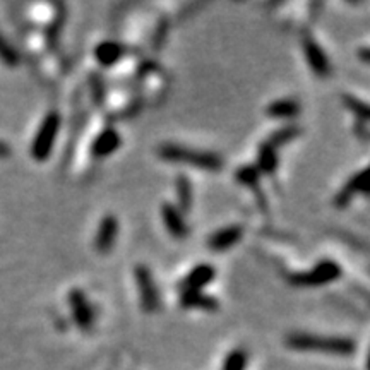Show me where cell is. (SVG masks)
Instances as JSON below:
<instances>
[{
	"mask_svg": "<svg viewBox=\"0 0 370 370\" xmlns=\"http://www.w3.org/2000/svg\"><path fill=\"white\" fill-rule=\"evenodd\" d=\"M286 346L298 352H321L333 355H352L355 352V341L343 336H321V334L293 333L286 338Z\"/></svg>",
	"mask_w": 370,
	"mask_h": 370,
	"instance_id": "cell-1",
	"label": "cell"
},
{
	"mask_svg": "<svg viewBox=\"0 0 370 370\" xmlns=\"http://www.w3.org/2000/svg\"><path fill=\"white\" fill-rule=\"evenodd\" d=\"M158 154L166 161L185 163L194 169L206 171H220L223 169V159L211 151H199L192 147L180 146V144H163Z\"/></svg>",
	"mask_w": 370,
	"mask_h": 370,
	"instance_id": "cell-2",
	"label": "cell"
},
{
	"mask_svg": "<svg viewBox=\"0 0 370 370\" xmlns=\"http://www.w3.org/2000/svg\"><path fill=\"white\" fill-rule=\"evenodd\" d=\"M58 128H60V115L57 112H50L43 119L41 126L33 139V144H31V154L37 161H45L50 157L53 144H55Z\"/></svg>",
	"mask_w": 370,
	"mask_h": 370,
	"instance_id": "cell-3",
	"label": "cell"
},
{
	"mask_svg": "<svg viewBox=\"0 0 370 370\" xmlns=\"http://www.w3.org/2000/svg\"><path fill=\"white\" fill-rule=\"evenodd\" d=\"M341 276V266L334 260L324 259L307 272H295L290 276V283L295 286H322L336 282Z\"/></svg>",
	"mask_w": 370,
	"mask_h": 370,
	"instance_id": "cell-4",
	"label": "cell"
},
{
	"mask_svg": "<svg viewBox=\"0 0 370 370\" xmlns=\"http://www.w3.org/2000/svg\"><path fill=\"white\" fill-rule=\"evenodd\" d=\"M136 283L139 286V295H141V305L146 312H154L159 307V291L157 283H154L153 272L146 266H138L134 270Z\"/></svg>",
	"mask_w": 370,
	"mask_h": 370,
	"instance_id": "cell-5",
	"label": "cell"
},
{
	"mask_svg": "<svg viewBox=\"0 0 370 370\" xmlns=\"http://www.w3.org/2000/svg\"><path fill=\"white\" fill-rule=\"evenodd\" d=\"M302 45H303V52H305L307 64L310 65V71L319 77L329 76L331 64L328 57H326L324 50L319 46V43L315 41L310 34H303Z\"/></svg>",
	"mask_w": 370,
	"mask_h": 370,
	"instance_id": "cell-6",
	"label": "cell"
},
{
	"mask_svg": "<svg viewBox=\"0 0 370 370\" xmlns=\"http://www.w3.org/2000/svg\"><path fill=\"white\" fill-rule=\"evenodd\" d=\"M69 303H71L72 315H74L76 324L84 331L91 328L95 315H93L91 305H89L88 298H86V295L83 293V291L72 290L71 295H69Z\"/></svg>",
	"mask_w": 370,
	"mask_h": 370,
	"instance_id": "cell-7",
	"label": "cell"
},
{
	"mask_svg": "<svg viewBox=\"0 0 370 370\" xmlns=\"http://www.w3.org/2000/svg\"><path fill=\"white\" fill-rule=\"evenodd\" d=\"M161 218H163V223H165L166 230H169L170 235L173 237V239L182 240L189 235V227H187V223L184 220V214H182V211L177 208V206L169 204V202L163 204Z\"/></svg>",
	"mask_w": 370,
	"mask_h": 370,
	"instance_id": "cell-8",
	"label": "cell"
},
{
	"mask_svg": "<svg viewBox=\"0 0 370 370\" xmlns=\"http://www.w3.org/2000/svg\"><path fill=\"white\" fill-rule=\"evenodd\" d=\"M117 235H119V221H117L115 216L108 214L101 220L98 233H96L95 239V249L101 254H107V252L112 251L114 247Z\"/></svg>",
	"mask_w": 370,
	"mask_h": 370,
	"instance_id": "cell-9",
	"label": "cell"
},
{
	"mask_svg": "<svg viewBox=\"0 0 370 370\" xmlns=\"http://www.w3.org/2000/svg\"><path fill=\"white\" fill-rule=\"evenodd\" d=\"M242 235H244V228L239 227V225H233V227L218 230L216 233H213V235L209 237V240H208L209 249L214 252L228 251V249H232L233 245L240 242Z\"/></svg>",
	"mask_w": 370,
	"mask_h": 370,
	"instance_id": "cell-10",
	"label": "cell"
},
{
	"mask_svg": "<svg viewBox=\"0 0 370 370\" xmlns=\"http://www.w3.org/2000/svg\"><path fill=\"white\" fill-rule=\"evenodd\" d=\"M216 271L209 264H199V266L194 267L189 275L182 279L180 283V291H189V290H202L204 286H208L213 282Z\"/></svg>",
	"mask_w": 370,
	"mask_h": 370,
	"instance_id": "cell-11",
	"label": "cell"
},
{
	"mask_svg": "<svg viewBox=\"0 0 370 370\" xmlns=\"http://www.w3.org/2000/svg\"><path fill=\"white\" fill-rule=\"evenodd\" d=\"M357 194H369V184H367V170H362L360 173L353 175L346 185L343 187L341 192L336 196V206L338 208H345L353 196Z\"/></svg>",
	"mask_w": 370,
	"mask_h": 370,
	"instance_id": "cell-12",
	"label": "cell"
},
{
	"mask_svg": "<svg viewBox=\"0 0 370 370\" xmlns=\"http://www.w3.org/2000/svg\"><path fill=\"white\" fill-rule=\"evenodd\" d=\"M120 143H122V139H120L119 132L114 131V128H107V131L101 132L98 138L95 139V143H93V157H110V154H114L115 151L119 150Z\"/></svg>",
	"mask_w": 370,
	"mask_h": 370,
	"instance_id": "cell-13",
	"label": "cell"
},
{
	"mask_svg": "<svg viewBox=\"0 0 370 370\" xmlns=\"http://www.w3.org/2000/svg\"><path fill=\"white\" fill-rule=\"evenodd\" d=\"M180 305L184 309H201V310H218L220 303L211 295L204 293L202 290L182 291Z\"/></svg>",
	"mask_w": 370,
	"mask_h": 370,
	"instance_id": "cell-14",
	"label": "cell"
},
{
	"mask_svg": "<svg viewBox=\"0 0 370 370\" xmlns=\"http://www.w3.org/2000/svg\"><path fill=\"white\" fill-rule=\"evenodd\" d=\"M124 53H126V48L117 41H103L95 48V58L103 67L117 64L124 57Z\"/></svg>",
	"mask_w": 370,
	"mask_h": 370,
	"instance_id": "cell-15",
	"label": "cell"
},
{
	"mask_svg": "<svg viewBox=\"0 0 370 370\" xmlns=\"http://www.w3.org/2000/svg\"><path fill=\"white\" fill-rule=\"evenodd\" d=\"M175 190H177V202L178 209L182 214L190 211L194 204V194H192V184L187 178V175H178L177 180H175Z\"/></svg>",
	"mask_w": 370,
	"mask_h": 370,
	"instance_id": "cell-16",
	"label": "cell"
},
{
	"mask_svg": "<svg viewBox=\"0 0 370 370\" xmlns=\"http://www.w3.org/2000/svg\"><path fill=\"white\" fill-rule=\"evenodd\" d=\"M300 105L295 100H276L267 107L266 114L272 119H291L298 115Z\"/></svg>",
	"mask_w": 370,
	"mask_h": 370,
	"instance_id": "cell-17",
	"label": "cell"
},
{
	"mask_svg": "<svg viewBox=\"0 0 370 370\" xmlns=\"http://www.w3.org/2000/svg\"><path fill=\"white\" fill-rule=\"evenodd\" d=\"M276 169H278V154H276V150L267 143L260 144L259 154H257V170L271 175L275 173Z\"/></svg>",
	"mask_w": 370,
	"mask_h": 370,
	"instance_id": "cell-18",
	"label": "cell"
},
{
	"mask_svg": "<svg viewBox=\"0 0 370 370\" xmlns=\"http://www.w3.org/2000/svg\"><path fill=\"white\" fill-rule=\"evenodd\" d=\"M300 136V128L298 127H293V126H288V127H283L279 128V131H276L275 134H271L270 141H266L270 144L271 147H275V150H278L279 146H283V144L293 141V139H297Z\"/></svg>",
	"mask_w": 370,
	"mask_h": 370,
	"instance_id": "cell-19",
	"label": "cell"
},
{
	"mask_svg": "<svg viewBox=\"0 0 370 370\" xmlns=\"http://www.w3.org/2000/svg\"><path fill=\"white\" fill-rule=\"evenodd\" d=\"M237 180L245 187H251V189L257 190L259 185V170L257 166H242L237 171Z\"/></svg>",
	"mask_w": 370,
	"mask_h": 370,
	"instance_id": "cell-20",
	"label": "cell"
},
{
	"mask_svg": "<svg viewBox=\"0 0 370 370\" xmlns=\"http://www.w3.org/2000/svg\"><path fill=\"white\" fill-rule=\"evenodd\" d=\"M247 367V355L244 350H233L228 353L223 364V370H245Z\"/></svg>",
	"mask_w": 370,
	"mask_h": 370,
	"instance_id": "cell-21",
	"label": "cell"
},
{
	"mask_svg": "<svg viewBox=\"0 0 370 370\" xmlns=\"http://www.w3.org/2000/svg\"><path fill=\"white\" fill-rule=\"evenodd\" d=\"M0 60H2L4 64L11 65V67H14V65L19 64L18 52H15L13 46L9 45V41L4 38L2 33H0Z\"/></svg>",
	"mask_w": 370,
	"mask_h": 370,
	"instance_id": "cell-22",
	"label": "cell"
},
{
	"mask_svg": "<svg viewBox=\"0 0 370 370\" xmlns=\"http://www.w3.org/2000/svg\"><path fill=\"white\" fill-rule=\"evenodd\" d=\"M345 103H346V107H348L350 110L358 117V119H362L364 122L365 120H369V107L364 103V101L355 98V96H352V95H346Z\"/></svg>",
	"mask_w": 370,
	"mask_h": 370,
	"instance_id": "cell-23",
	"label": "cell"
},
{
	"mask_svg": "<svg viewBox=\"0 0 370 370\" xmlns=\"http://www.w3.org/2000/svg\"><path fill=\"white\" fill-rule=\"evenodd\" d=\"M91 95H93V100H95V103H98V105L103 103L105 84H103V79H101L100 76L91 77Z\"/></svg>",
	"mask_w": 370,
	"mask_h": 370,
	"instance_id": "cell-24",
	"label": "cell"
},
{
	"mask_svg": "<svg viewBox=\"0 0 370 370\" xmlns=\"http://www.w3.org/2000/svg\"><path fill=\"white\" fill-rule=\"evenodd\" d=\"M362 58H364L365 62H369V50L367 48L362 50Z\"/></svg>",
	"mask_w": 370,
	"mask_h": 370,
	"instance_id": "cell-25",
	"label": "cell"
}]
</instances>
